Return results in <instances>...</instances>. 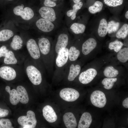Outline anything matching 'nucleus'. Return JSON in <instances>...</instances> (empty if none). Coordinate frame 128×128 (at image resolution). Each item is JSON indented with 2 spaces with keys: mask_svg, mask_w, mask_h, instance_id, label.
I'll return each instance as SVG.
<instances>
[{
  "mask_svg": "<svg viewBox=\"0 0 128 128\" xmlns=\"http://www.w3.org/2000/svg\"><path fill=\"white\" fill-rule=\"evenodd\" d=\"M71 41L69 34L66 31L59 33L53 41V48L55 58L59 52L67 47Z\"/></svg>",
  "mask_w": 128,
  "mask_h": 128,
  "instance_id": "7ed1b4c3",
  "label": "nucleus"
},
{
  "mask_svg": "<svg viewBox=\"0 0 128 128\" xmlns=\"http://www.w3.org/2000/svg\"><path fill=\"white\" fill-rule=\"evenodd\" d=\"M128 34V25L124 24L117 32L116 36L118 38L124 39L127 36Z\"/></svg>",
  "mask_w": 128,
  "mask_h": 128,
  "instance_id": "c756f323",
  "label": "nucleus"
},
{
  "mask_svg": "<svg viewBox=\"0 0 128 128\" xmlns=\"http://www.w3.org/2000/svg\"><path fill=\"white\" fill-rule=\"evenodd\" d=\"M91 101L94 106L99 108L103 107L106 102L105 95L102 91L99 90L94 91L90 96Z\"/></svg>",
  "mask_w": 128,
  "mask_h": 128,
  "instance_id": "0eeeda50",
  "label": "nucleus"
},
{
  "mask_svg": "<svg viewBox=\"0 0 128 128\" xmlns=\"http://www.w3.org/2000/svg\"><path fill=\"white\" fill-rule=\"evenodd\" d=\"M51 0L52 1H54V2H55V1H56V0Z\"/></svg>",
  "mask_w": 128,
  "mask_h": 128,
  "instance_id": "c03bdc74",
  "label": "nucleus"
},
{
  "mask_svg": "<svg viewBox=\"0 0 128 128\" xmlns=\"http://www.w3.org/2000/svg\"><path fill=\"white\" fill-rule=\"evenodd\" d=\"M117 55L118 59L120 62L125 63L128 60V48L124 47L121 49Z\"/></svg>",
  "mask_w": 128,
  "mask_h": 128,
  "instance_id": "a878e982",
  "label": "nucleus"
},
{
  "mask_svg": "<svg viewBox=\"0 0 128 128\" xmlns=\"http://www.w3.org/2000/svg\"><path fill=\"white\" fill-rule=\"evenodd\" d=\"M26 46L29 53L32 57L36 60L40 59L41 54L36 41L33 39H30L27 41Z\"/></svg>",
  "mask_w": 128,
  "mask_h": 128,
  "instance_id": "f8f14e48",
  "label": "nucleus"
},
{
  "mask_svg": "<svg viewBox=\"0 0 128 128\" xmlns=\"http://www.w3.org/2000/svg\"><path fill=\"white\" fill-rule=\"evenodd\" d=\"M63 119L67 128H76L77 125L76 120L73 114L71 112L65 113L63 116Z\"/></svg>",
  "mask_w": 128,
  "mask_h": 128,
  "instance_id": "a211bd4d",
  "label": "nucleus"
},
{
  "mask_svg": "<svg viewBox=\"0 0 128 128\" xmlns=\"http://www.w3.org/2000/svg\"><path fill=\"white\" fill-rule=\"evenodd\" d=\"M123 0H104L105 3L108 6L115 7L120 5L123 2Z\"/></svg>",
  "mask_w": 128,
  "mask_h": 128,
  "instance_id": "72a5a7b5",
  "label": "nucleus"
},
{
  "mask_svg": "<svg viewBox=\"0 0 128 128\" xmlns=\"http://www.w3.org/2000/svg\"><path fill=\"white\" fill-rule=\"evenodd\" d=\"M26 116L19 117L18 119V123L23 128H34L35 127L37 121L33 112L29 110L27 111Z\"/></svg>",
  "mask_w": 128,
  "mask_h": 128,
  "instance_id": "20e7f679",
  "label": "nucleus"
},
{
  "mask_svg": "<svg viewBox=\"0 0 128 128\" xmlns=\"http://www.w3.org/2000/svg\"><path fill=\"white\" fill-rule=\"evenodd\" d=\"M61 98L68 102H73L76 100L79 96V92L71 88H66L62 89L59 93Z\"/></svg>",
  "mask_w": 128,
  "mask_h": 128,
  "instance_id": "1a4fd4ad",
  "label": "nucleus"
},
{
  "mask_svg": "<svg viewBox=\"0 0 128 128\" xmlns=\"http://www.w3.org/2000/svg\"><path fill=\"white\" fill-rule=\"evenodd\" d=\"M44 4L45 6L53 7L56 5V3L54 1L50 0H45Z\"/></svg>",
  "mask_w": 128,
  "mask_h": 128,
  "instance_id": "e433bc0d",
  "label": "nucleus"
},
{
  "mask_svg": "<svg viewBox=\"0 0 128 128\" xmlns=\"http://www.w3.org/2000/svg\"><path fill=\"white\" fill-rule=\"evenodd\" d=\"M80 53L79 49L71 41L68 50V63L76 61L80 56Z\"/></svg>",
  "mask_w": 128,
  "mask_h": 128,
  "instance_id": "f3484780",
  "label": "nucleus"
},
{
  "mask_svg": "<svg viewBox=\"0 0 128 128\" xmlns=\"http://www.w3.org/2000/svg\"><path fill=\"white\" fill-rule=\"evenodd\" d=\"M97 74V71L95 69L89 68L80 74L78 77L79 81L82 84H88L93 80Z\"/></svg>",
  "mask_w": 128,
  "mask_h": 128,
  "instance_id": "9b49d317",
  "label": "nucleus"
},
{
  "mask_svg": "<svg viewBox=\"0 0 128 128\" xmlns=\"http://www.w3.org/2000/svg\"><path fill=\"white\" fill-rule=\"evenodd\" d=\"M83 5L82 2L80 1L79 2L76 3L73 5V9L75 10H79L81 9Z\"/></svg>",
  "mask_w": 128,
  "mask_h": 128,
  "instance_id": "ea45409f",
  "label": "nucleus"
},
{
  "mask_svg": "<svg viewBox=\"0 0 128 128\" xmlns=\"http://www.w3.org/2000/svg\"><path fill=\"white\" fill-rule=\"evenodd\" d=\"M9 50L5 46H3L0 48V58L5 57L7 53Z\"/></svg>",
  "mask_w": 128,
  "mask_h": 128,
  "instance_id": "4c0bfd02",
  "label": "nucleus"
},
{
  "mask_svg": "<svg viewBox=\"0 0 128 128\" xmlns=\"http://www.w3.org/2000/svg\"><path fill=\"white\" fill-rule=\"evenodd\" d=\"M54 23L43 18L38 19L36 24L38 29L41 31L46 33H51L55 29Z\"/></svg>",
  "mask_w": 128,
  "mask_h": 128,
  "instance_id": "ddd939ff",
  "label": "nucleus"
},
{
  "mask_svg": "<svg viewBox=\"0 0 128 128\" xmlns=\"http://www.w3.org/2000/svg\"><path fill=\"white\" fill-rule=\"evenodd\" d=\"M9 0V1H10V0Z\"/></svg>",
  "mask_w": 128,
  "mask_h": 128,
  "instance_id": "a18cd8bd",
  "label": "nucleus"
},
{
  "mask_svg": "<svg viewBox=\"0 0 128 128\" xmlns=\"http://www.w3.org/2000/svg\"><path fill=\"white\" fill-rule=\"evenodd\" d=\"M70 28L73 33L77 35L83 33L85 31L86 26L83 24L75 23L70 25Z\"/></svg>",
  "mask_w": 128,
  "mask_h": 128,
  "instance_id": "5701e85b",
  "label": "nucleus"
},
{
  "mask_svg": "<svg viewBox=\"0 0 128 128\" xmlns=\"http://www.w3.org/2000/svg\"><path fill=\"white\" fill-rule=\"evenodd\" d=\"M81 69V65L76 63V61L68 63L64 74L66 75L67 80L69 82L73 81L80 74Z\"/></svg>",
  "mask_w": 128,
  "mask_h": 128,
  "instance_id": "39448f33",
  "label": "nucleus"
},
{
  "mask_svg": "<svg viewBox=\"0 0 128 128\" xmlns=\"http://www.w3.org/2000/svg\"><path fill=\"white\" fill-rule=\"evenodd\" d=\"M17 61L14 53L11 51H9L5 57L4 62L6 64H16Z\"/></svg>",
  "mask_w": 128,
  "mask_h": 128,
  "instance_id": "bb28decb",
  "label": "nucleus"
},
{
  "mask_svg": "<svg viewBox=\"0 0 128 128\" xmlns=\"http://www.w3.org/2000/svg\"><path fill=\"white\" fill-rule=\"evenodd\" d=\"M41 17L54 23L57 19V15L53 7L44 6L39 10Z\"/></svg>",
  "mask_w": 128,
  "mask_h": 128,
  "instance_id": "9d476101",
  "label": "nucleus"
},
{
  "mask_svg": "<svg viewBox=\"0 0 128 128\" xmlns=\"http://www.w3.org/2000/svg\"><path fill=\"white\" fill-rule=\"evenodd\" d=\"M9 113V111L8 110L2 109L0 108V118L7 116Z\"/></svg>",
  "mask_w": 128,
  "mask_h": 128,
  "instance_id": "58836bf2",
  "label": "nucleus"
},
{
  "mask_svg": "<svg viewBox=\"0 0 128 128\" xmlns=\"http://www.w3.org/2000/svg\"><path fill=\"white\" fill-rule=\"evenodd\" d=\"M19 101L23 104H26L28 102L29 99L27 93L25 88L18 86L16 88Z\"/></svg>",
  "mask_w": 128,
  "mask_h": 128,
  "instance_id": "aec40b11",
  "label": "nucleus"
},
{
  "mask_svg": "<svg viewBox=\"0 0 128 128\" xmlns=\"http://www.w3.org/2000/svg\"><path fill=\"white\" fill-rule=\"evenodd\" d=\"M14 33L11 30L5 29L0 31V41H7L13 36Z\"/></svg>",
  "mask_w": 128,
  "mask_h": 128,
  "instance_id": "cd10ccee",
  "label": "nucleus"
},
{
  "mask_svg": "<svg viewBox=\"0 0 128 128\" xmlns=\"http://www.w3.org/2000/svg\"><path fill=\"white\" fill-rule=\"evenodd\" d=\"M23 5L15 7L13 9L14 13L16 15L20 16L24 20H27L31 19L34 15L33 11L29 7L23 8Z\"/></svg>",
  "mask_w": 128,
  "mask_h": 128,
  "instance_id": "6e6552de",
  "label": "nucleus"
},
{
  "mask_svg": "<svg viewBox=\"0 0 128 128\" xmlns=\"http://www.w3.org/2000/svg\"><path fill=\"white\" fill-rule=\"evenodd\" d=\"M70 43L67 47L59 52L55 58L54 74L56 76L64 74L68 63V50Z\"/></svg>",
  "mask_w": 128,
  "mask_h": 128,
  "instance_id": "f03ea898",
  "label": "nucleus"
},
{
  "mask_svg": "<svg viewBox=\"0 0 128 128\" xmlns=\"http://www.w3.org/2000/svg\"><path fill=\"white\" fill-rule=\"evenodd\" d=\"M125 17L127 19H128V11H127L126 12L125 14Z\"/></svg>",
  "mask_w": 128,
  "mask_h": 128,
  "instance_id": "37998d69",
  "label": "nucleus"
},
{
  "mask_svg": "<svg viewBox=\"0 0 128 128\" xmlns=\"http://www.w3.org/2000/svg\"><path fill=\"white\" fill-rule=\"evenodd\" d=\"M75 4L78 3L81 0H72Z\"/></svg>",
  "mask_w": 128,
  "mask_h": 128,
  "instance_id": "79ce46f5",
  "label": "nucleus"
},
{
  "mask_svg": "<svg viewBox=\"0 0 128 128\" xmlns=\"http://www.w3.org/2000/svg\"><path fill=\"white\" fill-rule=\"evenodd\" d=\"M116 78H105L102 82V83L104 85V88L107 89H110L113 87L114 83L117 81Z\"/></svg>",
  "mask_w": 128,
  "mask_h": 128,
  "instance_id": "7c9ffc66",
  "label": "nucleus"
},
{
  "mask_svg": "<svg viewBox=\"0 0 128 128\" xmlns=\"http://www.w3.org/2000/svg\"><path fill=\"white\" fill-rule=\"evenodd\" d=\"M78 10L73 9H70L67 12L66 15L68 17H70L71 20H74L76 18V14Z\"/></svg>",
  "mask_w": 128,
  "mask_h": 128,
  "instance_id": "c9c22d12",
  "label": "nucleus"
},
{
  "mask_svg": "<svg viewBox=\"0 0 128 128\" xmlns=\"http://www.w3.org/2000/svg\"><path fill=\"white\" fill-rule=\"evenodd\" d=\"M119 25V23L115 22L113 21L109 22L108 24V32L111 34L116 32L118 29Z\"/></svg>",
  "mask_w": 128,
  "mask_h": 128,
  "instance_id": "473e14b6",
  "label": "nucleus"
},
{
  "mask_svg": "<svg viewBox=\"0 0 128 128\" xmlns=\"http://www.w3.org/2000/svg\"><path fill=\"white\" fill-rule=\"evenodd\" d=\"M16 75L15 71L12 67L4 66L0 68V76L4 79L12 80L15 78Z\"/></svg>",
  "mask_w": 128,
  "mask_h": 128,
  "instance_id": "4468645a",
  "label": "nucleus"
},
{
  "mask_svg": "<svg viewBox=\"0 0 128 128\" xmlns=\"http://www.w3.org/2000/svg\"><path fill=\"white\" fill-rule=\"evenodd\" d=\"M43 115L48 122L53 123L56 121L57 119V116L53 108L50 106L46 105L43 108Z\"/></svg>",
  "mask_w": 128,
  "mask_h": 128,
  "instance_id": "dca6fc26",
  "label": "nucleus"
},
{
  "mask_svg": "<svg viewBox=\"0 0 128 128\" xmlns=\"http://www.w3.org/2000/svg\"><path fill=\"white\" fill-rule=\"evenodd\" d=\"M122 105L125 108H128V98L125 99L123 101Z\"/></svg>",
  "mask_w": 128,
  "mask_h": 128,
  "instance_id": "a19ab883",
  "label": "nucleus"
},
{
  "mask_svg": "<svg viewBox=\"0 0 128 128\" xmlns=\"http://www.w3.org/2000/svg\"><path fill=\"white\" fill-rule=\"evenodd\" d=\"M0 124L2 128H14L12 126L10 120L8 119L2 118L0 119Z\"/></svg>",
  "mask_w": 128,
  "mask_h": 128,
  "instance_id": "f704fd0d",
  "label": "nucleus"
},
{
  "mask_svg": "<svg viewBox=\"0 0 128 128\" xmlns=\"http://www.w3.org/2000/svg\"><path fill=\"white\" fill-rule=\"evenodd\" d=\"M92 118L90 114L85 112L82 115L79 122L78 128H88L92 122Z\"/></svg>",
  "mask_w": 128,
  "mask_h": 128,
  "instance_id": "6ab92c4d",
  "label": "nucleus"
},
{
  "mask_svg": "<svg viewBox=\"0 0 128 128\" xmlns=\"http://www.w3.org/2000/svg\"><path fill=\"white\" fill-rule=\"evenodd\" d=\"M104 75L108 78H114L116 77L118 74V71L115 69L112 66L107 67L103 71Z\"/></svg>",
  "mask_w": 128,
  "mask_h": 128,
  "instance_id": "393cba45",
  "label": "nucleus"
},
{
  "mask_svg": "<svg viewBox=\"0 0 128 128\" xmlns=\"http://www.w3.org/2000/svg\"><path fill=\"white\" fill-rule=\"evenodd\" d=\"M123 45L121 42L117 40L110 42L109 48L111 50H113L116 52H118L121 49Z\"/></svg>",
  "mask_w": 128,
  "mask_h": 128,
  "instance_id": "2f4dec72",
  "label": "nucleus"
},
{
  "mask_svg": "<svg viewBox=\"0 0 128 128\" xmlns=\"http://www.w3.org/2000/svg\"><path fill=\"white\" fill-rule=\"evenodd\" d=\"M5 89L9 94L10 101L11 103L16 105L18 103L19 101L16 90L14 89L11 90L10 87L8 86L5 87Z\"/></svg>",
  "mask_w": 128,
  "mask_h": 128,
  "instance_id": "4be33fe9",
  "label": "nucleus"
},
{
  "mask_svg": "<svg viewBox=\"0 0 128 128\" xmlns=\"http://www.w3.org/2000/svg\"><path fill=\"white\" fill-rule=\"evenodd\" d=\"M37 44L46 69L51 72L54 70L55 59L53 41L51 38L42 37L39 39Z\"/></svg>",
  "mask_w": 128,
  "mask_h": 128,
  "instance_id": "f257e3e1",
  "label": "nucleus"
},
{
  "mask_svg": "<svg viewBox=\"0 0 128 128\" xmlns=\"http://www.w3.org/2000/svg\"><path fill=\"white\" fill-rule=\"evenodd\" d=\"M108 31L107 22L105 19L103 18L100 20L99 23L98 30V34L100 37H104L107 34Z\"/></svg>",
  "mask_w": 128,
  "mask_h": 128,
  "instance_id": "412c9836",
  "label": "nucleus"
},
{
  "mask_svg": "<svg viewBox=\"0 0 128 128\" xmlns=\"http://www.w3.org/2000/svg\"><path fill=\"white\" fill-rule=\"evenodd\" d=\"M103 6V4L102 2L97 1L92 5L89 7L88 11L91 14H96L101 11L102 9Z\"/></svg>",
  "mask_w": 128,
  "mask_h": 128,
  "instance_id": "c85d7f7f",
  "label": "nucleus"
},
{
  "mask_svg": "<svg viewBox=\"0 0 128 128\" xmlns=\"http://www.w3.org/2000/svg\"></svg>",
  "mask_w": 128,
  "mask_h": 128,
  "instance_id": "49530a36",
  "label": "nucleus"
},
{
  "mask_svg": "<svg viewBox=\"0 0 128 128\" xmlns=\"http://www.w3.org/2000/svg\"><path fill=\"white\" fill-rule=\"evenodd\" d=\"M97 43L93 38H90L85 41L82 44L81 51L83 55H86L93 50L96 47Z\"/></svg>",
  "mask_w": 128,
  "mask_h": 128,
  "instance_id": "2eb2a0df",
  "label": "nucleus"
},
{
  "mask_svg": "<svg viewBox=\"0 0 128 128\" xmlns=\"http://www.w3.org/2000/svg\"><path fill=\"white\" fill-rule=\"evenodd\" d=\"M23 43V41L21 37L18 35H15L12 39L10 46L13 50H17L21 48Z\"/></svg>",
  "mask_w": 128,
  "mask_h": 128,
  "instance_id": "b1692460",
  "label": "nucleus"
},
{
  "mask_svg": "<svg viewBox=\"0 0 128 128\" xmlns=\"http://www.w3.org/2000/svg\"><path fill=\"white\" fill-rule=\"evenodd\" d=\"M28 77L32 83L34 85H40L42 81L41 73L36 67L32 65L28 66L26 69Z\"/></svg>",
  "mask_w": 128,
  "mask_h": 128,
  "instance_id": "423d86ee",
  "label": "nucleus"
}]
</instances>
